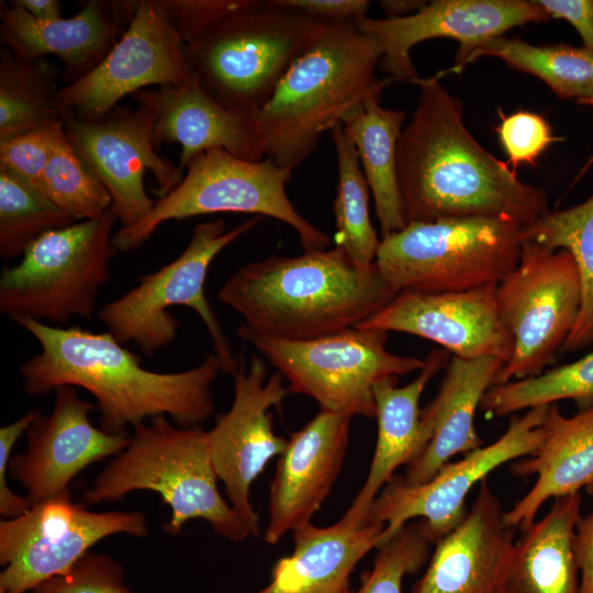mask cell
Segmentation results:
<instances>
[{"mask_svg":"<svg viewBox=\"0 0 593 593\" xmlns=\"http://www.w3.org/2000/svg\"><path fill=\"white\" fill-rule=\"evenodd\" d=\"M146 537L139 511L92 512L69 491L0 522V590L25 593L66 573L98 541L112 535Z\"/></svg>","mask_w":593,"mask_h":593,"instance_id":"4fadbf2b","label":"cell"},{"mask_svg":"<svg viewBox=\"0 0 593 593\" xmlns=\"http://www.w3.org/2000/svg\"><path fill=\"white\" fill-rule=\"evenodd\" d=\"M289 382L290 393L312 398L320 410L376 417L373 389L382 380L422 370L425 361L387 349L388 332L353 327L293 342L237 328Z\"/></svg>","mask_w":593,"mask_h":593,"instance_id":"8fae6325","label":"cell"},{"mask_svg":"<svg viewBox=\"0 0 593 593\" xmlns=\"http://www.w3.org/2000/svg\"><path fill=\"white\" fill-rule=\"evenodd\" d=\"M551 18L530 0H434L416 13L399 19L362 18L356 26L382 45L381 69L393 81L414 83L418 78L411 49L426 40H457L459 48L501 36L505 31Z\"/></svg>","mask_w":593,"mask_h":593,"instance_id":"ffe728a7","label":"cell"},{"mask_svg":"<svg viewBox=\"0 0 593 593\" xmlns=\"http://www.w3.org/2000/svg\"><path fill=\"white\" fill-rule=\"evenodd\" d=\"M548 407L536 406L513 417L495 441L466 454L456 462L446 463L425 483L411 485L395 474L373 501L367 523L384 524V544L411 519L418 518L422 533L435 545L465 518L468 512L466 499L475 483L483 481L494 469L527 457L540 447L546 436L544 421Z\"/></svg>","mask_w":593,"mask_h":593,"instance_id":"5bb4252c","label":"cell"},{"mask_svg":"<svg viewBox=\"0 0 593 593\" xmlns=\"http://www.w3.org/2000/svg\"><path fill=\"white\" fill-rule=\"evenodd\" d=\"M60 89L45 59L19 60L0 49V142L63 122Z\"/></svg>","mask_w":593,"mask_h":593,"instance_id":"1f68e13d","label":"cell"},{"mask_svg":"<svg viewBox=\"0 0 593 593\" xmlns=\"http://www.w3.org/2000/svg\"><path fill=\"white\" fill-rule=\"evenodd\" d=\"M63 136L61 122L0 142V168L40 190L44 170Z\"/></svg>","mask_w":593,"mask_h":593,"instance_id":"ab89813d","label":"cell"},{"mask_svg":"<svg viewBox=\"0 0 593 593\" xmlns=\"http://www.w3.org/2000/svg\"><path fill=\"white\" fill-rule=\"evenodd\" d=\"M266 376L261 357H254L249 366L239 360L232 374V405L206 432L213 466L228 503L255 537L260 529L250 502L251 484L267 463L283 452L288 441L275 434L270 410L279 406L290 391L279 371L268 380Z\"/></svg>","mask_w":593,"mask_h":593,"instance_id":"e0dca14e","label":"cell"},{"mask_svg":"<svg viewBox=\"0 0 593 593\" xmlns=\"http://www.w3.org/2000/svg\"><path fill=\"white\" fill-rule=\"evenodd\" d=\"M116 222L109 210L37 238L19 262L3 267L0 313L14 323L31 318L54 326L75 317L91 318L118 253Z\"/></svg>","mask_w":593,"mask_h":593,"instance_id":"9c48e42d","label":"cell"},{"mask_svg":"<svg viewBox=\"0 0 593 593\" xmlns=\"http://www.w3.org/2000/svg\"><path fill=\"white\" fill-rule=\"evenodd\" d=\"M567 399L574 400L580 409L593 404V351L538 376L492 385L480 409L505 416Z\"/></svg>","mask_w":593,"mask_h":593,"instance_id":"e575fe53","label":"cell"},{"mask_svg":"<svg viewBox=\"0 0 593 593\" xmlns=\"http://www.w3.org/2000/svg\"><path fill=\"white\" fill-rule=\"evenodd\" d=\"M40 191L77 222L101 216L111 208V197L87 169L64 136L42 176Z\"/></svg>","mask_w":593,"mask_h":593,"instance_id":"8d00e7d4","label":"cell"},{"mask_svg":"<svg viewBox=\"0 0 593 593\" xmlns=\"http://www.w3.org/2000/svg\"><path fill=\"white\" fill-rule=\"evenodd\" d=\"M49 415L38 414L26 432L27 446L9 461L11 477L26 490L32 505L68 490L72 479L90 465L120 455L130 435L111 434L89 418L97 405L79 398L75 387L55 389Z\"/></svg>","mask_w":593,"mask_h":593,"instance_id":"ac0fdd59","label":"cell"},{"mask_svg":"<svg viewBox=\"0 0 593 593\" xmlns=\"http://www.w3.org/2000/svg\"><path fill=\"white\" fill-rule=\"evenodd\" d=\"M136 5L137 1L89 0L71 18L43 22L14 0L1 1L0 40L21 61L57 56L67 86L102 63L127 27Z\"/></svg>","mask_w":593,"mask_h":593,"instance_id":"7402d4cb","label":"cell"},{"mask_svg":"<svg viewBox=\"0 0 593 593\" xmlns=\"http://www.w3.org/2000/svg\"><path fill=\"white\" fill-rule=\"evenodd\" d=\"M291 172L269 158L254 161L221 148L208 149L191 160L180 183L157 199L147 216L114 233V247L118 251L134 250L168 221L248 213L288 224L299 235L304 250L326 249L329 237L302 216L287 195Z\"/></svg>","mask_w":593,"mask_h":593,"instance_id":"30bf717a","label":"cell"},{"mask_svg":"<svg viewBox=\"0 0 593 593\" xmlns=\"http://www.w3.org/2000/svg\"><path fill=\"white\" fill-rule=\"evenodd\" d=\"M503 366L504 361L492 356L474 359L450 357L437 395L421 411V418L432 438L425 450L406 466L403 477L406 483H425L451 457L482 446L474 426L475 413Z\"/></svg>","mask_w":593,"mask_h":593,"instance_id":"4316f807","label":"cell"},{"mask_svg":"<svg viewBox=\"0 0 593 593\" xmlns=\"http://www.w3.org/2000/svg\"><path fill=\"white\" fill-rule=\"evenodd\" d=\"M398 294L376 264L359 267L339 248L248 262L221 286L238 328L301 342L356 327Z\"/></svg>","mask_w":593,"mask_h":593,"instance_id":"3957f363","label":"cell"},{"mask_svg":"<svg viewBox=\"0 0 593 593\" xmlns=\"http://www.w3.org/2000/svg\"><path fill=\"white\" fill-rule=\"evenodd\" d=\"M40 345L20 368L27 395H44L61 385L79 387L97 401L100 428L111 434L153 417L179 426H199L215 411L211 388L221 369L214 354L178 372L144 368L138 356L109 332L63 327L26 318L18 322Z\"/></svg>","mask_w":593,"mask_h":593,"instance_id":"7a4b0ae2","label":"cell"},{"mask_svg":"<svg viewBox=\"0 0 593 593\" xmlns=\"http://www.w3.org/2000/svg\"><path fill=\"white\" fill-rule=\"evenodd\" d=\"M155 116L154 143H177L183 171L197 156L212 148L246 160L265 158L251 115L230 110L215 101L197 81L144 89L132 96Z\"/></svg>","mask_w":593,"mask_h":593,"instance_id":"cb8c5ba5","label":"cell"},{"mask_svg":"<svg viewBox=\"0 0 593 593\" xmlns=\"http://www.w3.org/2000/svg\"><path fill=\"white\" fill-rule=\"evenodd\" d=\"M384 524L349 526L340 519L292 532L293 550L272 568L271 581L253 593H344L358 562L382 544Z\"/></svg>","mask_w":593,"mask_h":593,"instance_id":"83f0119b","label":"cell"},{"mask_svg":"<svg viewBox=\"0 0 593 593\" xmlns=\"http://www.w3.org/2000/svg\"><path fill=\"white\" fill-rule=\"evenodd\" d=\"M544 428L540 447L511 467L514 475L537 477L532 489L503 514L505 525L513 529L529 527L549 499L577 494L581 489L593 495V404L573 416L550 404Z\"/></svg>","mask_w":593,"mask_h":593,"instance_id":"484cf974","label":"cell"},{"mask_svg":"<svg viewBox=\"0 0 593 593\" xmlns=\"http://www.w3.org/2000/svg\"><path fill=\"white\" fill-rule=\"evenodd\" d=\"M496 132L513 170L521 164L534 165L551 143L560 141L541 115L528 111L502 115Z\"/></svg>","mask_w":593,"mask_h":593,"instance_id":"60d3db41","label":"cell"},{"mask_svg":"<svg viewBox=\"0 0 593 593\" xmlns=\"http://www.w3.org/2000/svg\"><path fill=\"white\" fill-rule=\"evenodd\" d=\"M449 359V351L435 348L424 359L418 376L406 385L398 387V378H389L374 387L377 443L365 483L340 518L345 524H366L373 501L396 469L413 462L429 444L432 433L421 418L419 400L427 383Z\"/></svg>","mask_w":593,"mask_h":593,"instance_id":"d4e9b609","label":"cell"},{"mask_svg":"<svg viewBox=\"0 0 593 593\" xmlns=\"http://www.w3.org/2000/svg\"><path fill=\"white\" fill-rule=\"evenodd\" d=\"M0 593H4V592L0 590Z\"/></svg>","mask_w":593,"mask_h":593,"instance_id":"f907efd6","label":"cell"},{"mask_svg":"<svg viewBox=\"0 0 593 593\" xmlns=\"http://www.w3.org/2000/svg\"><path fill=\"white\" fill-rule=\"evenodd\" d=\"M573 551L581 574L580 593H593V511L575 524Z\"/></svg>","mask_w":593,"mask_h":593,"instance_id":"bcb514c9","label":"cell"},{"mask_svg":"<svg viewBox=\"0 0 593 593\" xmlns=\"http://www.w3.org/2000/svg\"><path fill=\"white\" fill-rule=\"evenodd\" d=\"M77 221L37 188L0 168V256L21 257L41 236Z\"/></svg>","mask_w":593,"mask_h":593,"instance_id":"d590c367","label":"cell"},{"mask_svg":"<svg viewBox=\"0 0 593 593\" xmlns=\"http://www.w3.org/2000/svg\"><path fill=\"white\" fill-rule=\"evenodd\" d=\"M155 116L145 107H115L98 119H80L63 110L66 139L87 169L111 197L110 210L121 227H130L153 210L156 200L147 193L144 176L149 170L158 199L182 180L178 165L157 153Z\"/></svg>","mask_w":593,"mask_h":593,"instance_id":"9a60e30c","label":"cell"},{"mask_svg":"<svg viewBox=\"0 0 593 593\" xmlns=\"http://www.w3.org/2000/svg\"><path fill=\"white\" fill-rule=\"evenodd\" d=\"M430 545L417 522L407 523L377 548L372 568L362 575L358 591L344 593H402L405 575L425 564Z\"/></svg>","mask_w":593,"mask_h":593,"instance_id":"74e56055","label":"cell"},{"mask_svg":"<svg viewBox=\"0 0 593 593\" xmlns=\"http://www.w3.org/2000/svg\"><path fill=\"white\" fill-rule=\"evenodd\" d=\"M326 23L295 11L249 3L184 45L199 85L225 108L251 115L323 34Z\"/></svg>","mask_w":593,"mask_h":593,"instance_id":"8992f818","label":"cell"},{"mask_svg":"<svg viewBox=\"0 0 593 593\" xmlns=\"http://www.w3.org/2000/svg\"><path fill=\"white\" fill-rule=\"evenodd\" d=\"M32 593H132L123 582V569L113 558L92 551L64 574L53 577Z\"/></svg>","mask_w":593,"mask_h":593,"instance_id":"f35d334b","label":"cell"},{"mask_svg":"<svg viewBox=\"0 0 593 593\" xmlns=\"http://www.w3.org/2000/svg\"><path fill=\"white\" fill-rule=\"evenodd\" d=\"M184 45L159 0H137L132 20L102 63L61 87L63 110L80 119H98L146 87L194 80Z\"/></svg>","mask_w":593,"mask_h":593,"instance_id":"2e32d148","label":"cell"},{"mask_svg":"<svg viewBox=\"0 0 593 593\" xmlns=\"http://www.w3.org/2000/svg\"><path fill=\"white\" fill-rule=\"evenodd\" d=\"M580 493L555 499L548 513L522 530L503 593H580L573 551Z\"/></svg>","mask_w":593,"mask_h":593,"instance_id":"f1b7e54d","label":"cell"},{"mask_svg":"<svg viewBox=\"0 0 593 593\" xmlns=\"http://www.w3.org/2000/svg\"><path fill=\"white\" fill-rule=\"evenodd\" d=\"M380 41L355 22L326 25L320 38L286 72L269 101L251 114L265 158L293 170L321 135L342 123L367 97L393 80L380 79Z\"/></svg>","mask_w":593,"mask_h":593,"instance_id":"277c9868","label":"cell"},{"mask_svg":"<svg viewBox=\"0 0 593 593\" xmlns=\"http://www.w3.org/2000/svg\"><path fill=\"white\" fill-rule=\"evenodd\" d=\"M578 102L581 103V104H586V105L593 107V99H590V100H580V101H578ZM592 163H593V156L589 159V161H588L586 165L583 167V169H582V171L579 174V176H581V175L585 171V169L592 165Z\"/></svg>","mask_w":593,"mask_h":593,"instance_id":"681fc988","label":"cell"},{"mask_svg":"<svg viewBox=\"0 0 593 593\" xmlns=\"http://www.w3.org/2000/svg\"><path fill=\"white\" fill-rule=\"evenodd\" d=\"M276 8L299 12L329 24L356 22L366 16L370 2L366 0H266Z\"/></svg>","mask_w":593,"mask_h":593,"instance_id":"ee69618b","label":"cell"},{"mask_svg":"<svg viewBox=\"0 0 593 593\" xmlns=\"http://www.w3.org/2000/svg\"><path fill=\"white\" fill-rule=\"evenodd\" d=\"M521 232L484 217L412 222L381 238L374 264L398 293L466 291L499 283L516 268Z\"/></svg>","mask_w":593,"mask_h":593,"instance_id":"ba28073f","label":"cell"},{"mask_svg":"<svg viewBox=\"0 0 593 593\" xmlns=\"http://www.w3.org/2000/svg\"><path fill=\"white\" fill-rule=\"evenodd\" d=\"M351 418L320 410L290 435L270 484L266 542L275 545L310 524L321 508L340 472Z\"/></svg>","mask_w":593,"mask_h":593,"instance_id":"44dd1931","label":"cell"},{"mask_svg":"<svg viewBox=\"0 0 593 593\" xmlns=\"http://www.w3.org/2000/svg\"><path fill=\"white\" fill-rule=\"evenodd\" d=\"M38 414V411H29L16 421L0 428V515L2 519L20 516L32 507L26 496L18 495L9 488L7 474L16 441L27 432Z\"/></svg>","mask_w":593,"mask_h":593,"instance_id":"7bdbcfd3","label":"cell"},{"mask_svg":"<svg viewBox=\"0 0 593 593\" xmlns=\"http://www.w3.org/2000/svg\"><path fill=\"white\" fill-rule=\"evenodd\" d=\"M496 287L491 283L443 293L401 291L356 327L407 333L434 342L458 358L492 356L506 363L514 340L497 315Z\"/></svg>","mask_w":593,"mask_h":593,"instance_id":"d6986e66","label":"cell"},{"mask_svg":"<svg viewBox=\"0 0 593 593\" xmlns=\"http://www.w3.org/2000/svg\"><path fill=\"white\" fill-rule=\"evenodd\" d=\"M33 19L53 21L61 18V7L58 0H14Z\"/></svg>","mask_w":593,"mask_h":593,"instance_id":"7dc6e473","label":"cell"},{"mask_svg":"<svg viewBox=\"0 0 593 593\" xmlns=\"http://www.w3.org/2000/svg\"><path fill=\"white\" fill-rule=\"evenodd\" d=\"M550 18H561L570 22L584 47L593 52V0H536Z\"/></svg>","mask_w":593,"mask_h":593,"instance_id":"f6af8a7d","label":"cell"},{"mask_svg":"<svg viewBox=\"0 0 593 593\" xmlns=\"http://www.w3.org/2000/svg\"><path fill=\"white\" fill-rule=\"evenodd\" d=\"M440 77L414 81L418 102L398 142L406 223L484 217L529 227L549 212L545 189L522 181L474 139Z\"/></svg>","mask_w":593,"mask_h":593,"instance_id":"6da1fadb","label":"cell"},{"mask_svg":"<svg viewBox=\"0 0 593 593\" xmlns=\"http://www.w3.org/2000/svg\"><path fill=\"white\" fill-rule=\"evenodd\" d=\"M338 182L334 200L336 223L335 247L342 249L359 267L374 264L381 239L378 238L369 214V186L358 152L345 133L342 123L332 131Z\"/></svg>","mask_w":593,"mask_h":593,"instance_id":"836d02e7","label":"cell"},{"mask_svg":"<svg viewBox=\"0 0 593 593\" xmlns=\"http://www.w3.org/2000/svg\"><path fill=\"white\" fill-rule=\"evenodd\" d=\"M581 298L572 255L523 239L516 268L496 287L497 315L513 337L514 350L493 385L542 373L573 329Z\"/></svg>","mask_w":593,"mask_h":593,"instance_id":"7c38bea8","label":"cell"},{"mask_svg":"<svg viewBox=\"0 0 593 593\" xmlns=\"http://www.w3.org/2000/svg\"><path fill=\"white\" fill-rule=\"evenodd\" d=\"M482 56L501 58L508 66L540 78L560 98L593 99V52L585 47L535 46L519 38L497 36L459 48L448 71L459 72Z\"/></svg>","mask_w":593,"mask_h":593,"instance_id":"4dcf8cb0","label":"cell"},{"mask_svg":"<svg viewBox=\"0 0 593 593\" xmlns=\"http://www.w3.org/2000/svg\"><path fill=\"white\" fill-rule=\"evenodd\" d=\"M484 479L462 522L435 544L411 593H503L515 541Z\"/></svg>","mask_w":593,"mask_h":593,"instance_id":"603a6c76","label":"cell"},{"mask_svg":"<svg viewBox=\"0 0 593 593\" xmlns=\"http://www.w3.org/2000/svg\"><path fill=\"white\" fill-rule=\"evenodd\" d=\"M521 239L551 249L564 248L572 255L581 281V309L562 350L574 351L593 344V195L569 209L548 212L522 230Z\"/></svg>","mask_w":593,"mask_h":593,"instance_id":"d6a6232c","label":"cell"},{"mask_svg":"<svg viewBox=\"0 0 593 593\" xmlns=\"http://www.w3.org/2000/svg\"><path fill=\"white\" fill-rule=\"evenodd\" d=\"M427 1L421 0H384L380 2L387 19H399L419 11Z\"/></svg>","mask_w":593,"mask_h":593,"instance_id":"c3c4849f","label":"cell"},{"mask_svg":"<svg viewBox=\"0 0 593 593\" xmlns=\"http://www.w3.org/2000/svg\"><path fill=\"white\" fill-rule=\"evenodd\" d=\"M126 448L97 475L82 505L111 503L134 491L159 494L170 508L163 526L171 536L192 519L206 522L231 541L251 536L221 495L206 432L176 425L166 416L136 424Z\"/></svg>","mask_w":593,"mask_h":593,"instance_id":"5b68a950","label":"cell"},{"mask_svg":"<svg viewBox=\"0 0 593 593\" xmlns=\"http://www.w3.org/2000/svg\"><path fill=\"white\" fill-rule=\"evenodd\" d=\"M381 94H370L342 121L354 143L374 199L382 238L407 223L399 187L396 150L406 112L380 105Z\"/></svg>","mask_w":593,"mask_h":593,"instance_id":"f546056e","label":"cell"},{"mask_svg":"<svg viewBox=\"0 0 593 593\" xmlns=\"http://www.w3.org/2000/svg\"><path fill=\"white\" fill-rule=\"evenodd\" d=\"M261 216H251L230 231L223 219L199 223L182 253L97 313L108 332L122 345L133 343L153 356L177 336L178 321L170 310L192 309L203 322L221 369L233 374L239 360L205 295L209 268L215 257L238 237L250 231Z\"/></svg>","mask_w":593,"mask_h":593,"instance_id":"52a82bcc","label":"cell"},{"mask_svg":"<svg viewBox=\"0 0 593 593\" xmlns=\"http://www.w3.org/2000/svg\"><path fill=\"white\" fill-rule=\"evenodd\" d=\"M186 44L250 0H159Z\"/></svg>","mask_w":593,"mask_h":593,"instance_id":"b9f144b4","label":"cell"}]
</instances>
